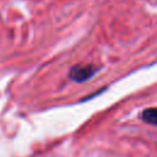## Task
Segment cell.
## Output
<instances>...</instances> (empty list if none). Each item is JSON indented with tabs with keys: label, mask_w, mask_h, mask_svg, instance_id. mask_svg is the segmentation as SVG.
Instances as JSON below:
<instances>
[{
	"label": "cell",
	"mask_w": 157,
	"mask_h": 157,
	"mask_svg": "<svg viewBox=\"0 0 157 157\" xmlns=\"http://www.w3.org/2000/svg\"><path fill=\"white\" fill-rule=\"evenodd\" d=\"M140 118H141V120L145 121L146 124L156 125V126H157V107H152V108L144 109V110L141 112Z\"/></svg>",
	"instance_id": "obj_2"
},
{
	"label": "cell",
	"mask_w": 157,
	"mask_h": 157,
	"mask_svg": "<svg viewBox=\"0 0 157 157\" xmlns=\"http://www.w3.org/2000/svg\"><path fill=\"white\" fill-rule=\"evenodd\" d=\"M99 71V67L92 64L88 65H74L69 71V78L74 82L82 83L92 78L97 72Z\"/></svg>",
	"instance_id": "obj_1"
}]
</instances>
